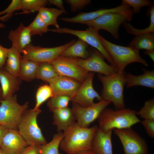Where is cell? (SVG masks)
I'll return each instance as SVG.
<instances>
[{"mask_svg":"<svg viewBox=\"0 0 154 154\" xmlns=\"http://www.w3.org/2000/svg\"><path fill=\"white\" fill-rule=\"evenodd\" d=\"M98 127L97 125L83 127L75 122L64 131L60 149L67 154L92 149V141Z\"/></svg>","mask_w":154,"mask_h":154,"instance_id":"1","label":"cell"},{"mask_svg":"<svg viewBox=\"0 0 154 154\" xmlns=\"http://www.w3.org/2000/svg\"><path fill=\"white\" fill-rule=\"evenodd\" d=\"M137 112L129 108L114 110L106 108L97 119L98 127L102 131L107 132L115 129L131 127L141 122L137 116Z\"/></svg>","mask_w":154,"mask_h":154,"instance_id":"2","label":"cell"},{"mask_svg":"<svg viewBox=\"0 0 154 154\" xmlns=\"http://www.w3.org/2000/svg\"><path fill=\"white\" fill-rule=\"evenodd\" d=\"M100 38L118 72H124L126 66L133 62H139L146 66H148L147 62L141 57L139 50L130 46H124L113 44L100 35Z\"/></svg>","mask_w":154,"mask_h":154,"instance_id":"3","label":"cell"},{"mask_svg":"<svg viewBox=\"0 0 154 154\" xmlns=\"http://www.w3.org/2000/svg\"><path fill=\"white\" fill-rule=\"evenodd\" d=\"M125 73V72H117L110 75H98L102 85L100 95L102 100L112 103L116 110L125 108L123 96Z\"/></svg>","mask_w":154,"mask_h":154,"instance_id":"4","label":"cell"},{"mask_svg":"<svg viewBox=\"0 0 154 154\" xmlns=\"http://www.w3.org/2000/svg\"><path fill=\"white\" fill-rule=\"evenodd\" d=\"M42 112L40 108L27 109L24 113L17 127V130L28 146L40 145L47 143L37 121Z\"/></svg>","mask_w":154,"mask_h":154,"instance_id":"5","label":"cell"},{"mask_svg":"<svg viewBox=\"0 0 154 154\" xmlns=\"http://www.w3.org/2000/svg\"><path fill=\"white\" fill-rule=\"evenodd\" d=\"M28 106L27 102L23 105L19 104L16 94L1 100L0 101V125L9 129L17 130L22 116Z\"/></svg>","mask_w":154,"mask_h":154,"instance_id":"6","label":"cell"},{"mask_svg":"<svg viewBox=\"0 0 154 154\" xmlns=\"http://www.w3.org/2000/svg\"><path fill=\"white\" fill-rule=\"evenodd\" d=\"M114 130L122 145L124 154H148L146 141L131 127Z\"/></svg>","mask_w":154,"mask_h":154,"instance_id":"7","label":"cell"},{"mask_svg":"<svg viewBox=\"0 0 154 154\" xmlns=\"http://www.w3.org/2000/svg\"><path fill=\"white\" fill-rule=\"evenodd\" d=\"M75 41L73 40L64 44L53 47L35 46L31 44L23 50L22 59L41 63L51 62L60 56L66 48Z\"/></svg>","mask_w":154,"mask_h":154,"instance_id":"8","label":"cell"},{"mask_svg":"<svg viewBox=\"0 0 154 154\" xmlns=\"http://www.w3.org/2000/svg\"><path fill=\"white\" fill-rule=\"evenodd\" d=\"M111 103L109 101L102 100L91 106L84 107L72 102L71 109L77 124L80 127L87 128L98 119L102 112Z\"/></svg>","mask_w":154,"mask_h":154,"instance_id":"9","label":"cell"},{"mask_svg":"<svg viewBox=\"0 0 154 154\" xmlns=\"http://www.w3.org/2000/svg\"><path fill=\"white\" fill-rule=\"evenodd\" d=\"M49 31L58 33L69 34L78 37L88 44L95 48L111 65L114 66L112 60L100 40L99 31L88 27L86 30L84 31L74 30L65 27L49 29Z\"/></svg>","mask_w":154,"mask_h":154,"instance_id":"10","label":"cell"},{"mask_svg":"<svg viewBox=\"0 0 154 154\" xmlns=\"http://www.w3.org/2000/svg\"><path fill=\"white\" fill-rule=\"evenodd\" d=\"M71 58L75 63L89 72H96L107 76L118 72L116 67L105 62L103 55L96 49L90 52L89 56L86 59Z\"/></svg>","mask_w":154,"mask_h":154,"instance_id":"11","label":"cell"},{"mask_svg":"<svg viewBox=\"0 0 154 154\" xmlns=\"http://www.w3.org/2000/svg\"><path fill=\"white\" fill-rule=\"evenodd\" d=\"M127 21V19L123 15L110 13L104 14L93 20L82 24L98 31L100 29L106 30L110 33L114 38L118 39L119 38V27L121 24Z\"/></svg>","mask_w":154,"mask_h":154,"instance_id":"12","label":"cell"},{"mask_svg":"<svg viewBox=\"0 0 154 154\" xmlns=\"http://www.w3.org/2000/svg\"><path fill=\"white\" fill-rule=\"evenodd\" d=\"M51 63L60 76L72 78L81 83L89 73L75 63L71 58L59 56Z\"/></svg>","mask_w":154,"mask_h":154,"instance_id":"13","label":"cell"},{"mask_svg":"<svg viewBox=\"0 0 154 154\" xmlns=\"http://www.w3.org/2000/svg\"><path fill=\"white\" fill-rule=\"evenodd\" d=\"M94 76V72H89L86 78L81 83L75 94L71 98L70 101L86 107L92 104L95 98L99 101L102 100L100 95L93 86Z\"/></svg>","mask_w":154,"mask_h":154,"instance_id":"14","label":"cell"},{"mask_svg":"<svg viewBox=\"0 0 154 154\" xmlns=\"http://www.w3.org/2000/svg\"><path fill=\"white\" fill-rule=\"evenodd\" d=\"M110 13H120L127 17L129 14L130 10L128 5L121 3L120 5L113 8L101 9L90 12H81L73 17H62L58 19L66 22L82 24L84 22L93 20L104 14Z\"/></svg>","mask_w":154,"mask_h":154,"instance_id":"15","label":"cell"},{"mask_svg":"<svg viewBox=\"0 0 154 154\" xmlns=\"http://www.w3.org/2000/svg\"><path fill=\"white\" fill-rule=\"evenodd\" d=\"M27 146L17 130L9 129L3 138L0 149L5 154H21Z\"/></svg>","mask_w":154,"mask_h":154,"instance_id":"16","label":"cell"},{"mask_svg":"<svg viewBox=\"0 0 154 154\" xmlns=\"http://www.w3.org/2000/svg\"><path fill=\"white\" fill-rule=\"evenodd\" d=\"M48 83L54 96H65L71 98L75 94L81 83L75 79L62 76H58Z\"/></svg>","mask_w":154,"mask_h":154,"instance_id":"17","label":"cell"},{"mask_svg":"<svg viewBox=\"0 0 154 154\" xmlns=\"http://www.w3.org/2000/svg\"><path fill=\"white\" fill-rule=\"evenodd\" d=\"M19 77L14 76L4 68H0V83L2 99L12 96L18 91L21 82Z\"/></svg>","mask_w":154,"mask_h":154,"instance_id":"18","label":"cell"},{"mask_svg":"<svg viewBox=\"0 0 154 154\" xmlns=\"http://www.w3.org/2000/svg\"><path fill=\"white\" fill-rule=\"evenodd\" d=\"M31 36L29 29L21 23L16 29L10 31L8 38L12 43V46L22 53L24 49L31 44Z\"/></svg>","mask_w":154,"mask_h":154,"instance_id":"19","label":"cell"},{"mask_svg":"<svg viewBox=\"0 0 154 154\" xmlns=\"http://www.w3.org/2000/svg\"><path fill=\"white\" fill-rule=\"evenodd\" d=\"M112 131L104 132L98 127L93 138L92 145V149L96 154H113Z\"/></svg>","mask_w":154,"mask_h":154,"instance_id":"20","label":"cell"},{"mask_svg":"<svg viewBox=\"0 0 154 154\" xmlns=\"http://www.w3.org/2000/svg\"><path fill=\"white\" fill-rule=\"evenodd\" d=\"M52 124L58 132L64 131L76 121L71 108L68 107L53 110Z\"/></svg>","mask_w":154,"mask_h":154,"instance_id":"21","label":"cell"},{"mask_svg":"<svg viewBox=\"0 0 154 154\" xmlns=\"http://www.w3.org/2000/svg\"><path fill=\"white\" fill-rule=\"evenodd\" d=\"M143 74L137 76L125 73V84L127 88L140 86L154 89V70L143 69Z\"/></svg>","mask_w":154,"mask_h":154,"instance_id":"22","label":"cell"},{"mask_svg":"<svg viewBox=\"0 0 154 154\" xmlns=\"http://www.w3.org/2000/svg\"><path fill=\"white\" fill-rule=\"evenodd\" d=\"M88 44L79 38L64 50L59 56L68 58L86 59L90 56Z\"/></svg>","mask_w":154,"mask_h":154,"instance_id":"23","label":"cell"},{"mask_svg":"<svg viewBox=\"0 0 154 154\" xmlns=\"http://www.w3.org/2000/svg\"><path fill=\"white\" fill-rule=\"evenodd\" d=\"M21 53L12 46L9 48L4 67L5 69L9 73L18 77L22 60Z\"/></svg>","mask_w":154,"mask_h":154,"instance_id":"24","label":"cell"},{"mask_svg":"<svg viewBox=\"0 0 154 154\" xmlns=\"http://www.w3.org/2000/svg\"><path fill=\"white\" fill-rule=\"evenodd\" d=\"M40 63L22 59L18 77L22 80L31 82L36 78Z\"/></svg>","mask_w":154,"mask_h":154,"instance_id":"25","label":"cell"},{"mask_svg":"<svg viewBox=\"0 0 154 154\" xmlns=\"http://www.w3.org/2000/svg\"><path fill=\"white\" fill-rule=\"evenodd\" d=\"M129 46L139 50H154V33H146L135 36L129 43Z\"/></svg>","mask_w":154,"mask_h":154,"instance_id":"26","label":"cell"},{"mask_svg":"<svg viewBox=\"0 0 154 154\" xmlns=\"http://www.w3.org/2000/svg\"><path fill=\"white\" fill-rule=\"evenodd\" d=\"M66 13L65 10L44 7L40 9L38 14L47 26L54 25L56 29H58L60 28V26L57 22V18Z\"/></svg>","mask_w":154,"mask_h":154,"instance_id":"27","label":"cell"},{"mask_svg":"<svg viewBox=\"0 0 154 154\" xmlns=\"http://www.w3.org/2000/svg\"><path fill=\"white\" fill-rule=\"evenodd\" d=\"M59 76L60 75L51 62H43L40 63L36 78L48 83Z\"/></svg>","mask_w":154,"mask_h":154,"instance_id":"28","label":"cell"},{"mask_svg":"<svg viewBox=\"0 0 154 154\" xmlns=\"http://www.w3.org/2000/svg\"><path fill=\"white\" fill-rule=\"evenodd\" d=\"M149 15L150 18V23L149 26L142 29L134 28L131 25L125 21L122 23L123 27L127 33L135 36L148 33H154V5L152 3L148 9Z\"/></svg>","mask_w":154,"mask_h":154,"instance_id":"29","label":"cell"},{"mask_svg":"<svg viewBox=\"0 0 154 154\" xmlns=\"http://www.w3.org/2000/svg\"><path fill=\"white\" fill-rule=\"evenodd\" d=\"M63 136V133L58 132L49 142L39 145L40 154H62L59 151V147Z\"/></svg>","mask_w":154,"mask_h":154,"instance_id":"30","label":"cell"},{"mask_svg":"<svg viewBox=\"0 0 154 154\" xmlns=\"http://www.w3.org/2000/svg\"><path fill=\"white\" fill-rule=\"evenodd\" d=\"M52 90L50 86L45 84L40 86L36 94V103L34 110L40 108V106L47 100L54 96Z\"/></svg>","mask_w":154,"mask_h":154,"instance_id":"31","label":"cell"},{"mask_svg":"<svg viewBox=\"0 0 154 154\" xmlns=\"http://www.w3.org/2000/svg\"><path fill=\"white\" fill-rule=\"evenodd\" d=\"M23 13L38 12L48 3L47 0H21Z\"/></svg>","mask_w":154,"mask_h":154,"instance_id":"32","label":"cell"},{"mask_svg":"<svg viewBox=\"0 0 154 154\" xmlns=\"http://www.w3.org/2000/svg\"><path fill=\"white\" fill-rule=\"evenodd\" d=\"M70 99V97L67 96H54L48 100L47 106L49 110L52 112L56 109L68 107Z\"/></svg>","mask_w":154,"mask_h":154,"instance_id":"33","label":"cell"},{"mask_svg":"<svg viewBox=\"0 0 154 154\" xmlns=\"http://www.w3.org/2000/svg\"><path fill=\"white\" fill-rule=\"evenodd\" d=\"M32 36H42L44 33L49 31L48 26L42 20L38 14L32 22L27 27Z\"/></svg>","mask_w":154,"mask_h":154,"instance_id":"34","label":"cell"},{"mask_svg":"<svg viewBox=\"0 0 154 154\" xmlns=\"http://www.w3.org/2000/svg\"><path fill=\"white\" fill-rule=\"evenodd\" d=\"M137 114L146 120H154V98L146 101Z\"/></svg>","mask_w":154,"mask_h":154,"instance_id":"35","label":"cell"},{"mask_svg":"<svg viewBox=\"0 0 154 154\" xmlns=\"http://www.w3.org/2000/svg\"><path fill=\"white\" fill-rule=\"evenodd\" d=\"M121 3L132 7L133 13L135 14L139 13L141 7L150 6L152 4L151 1L148 0H122Z\"/></svg>","mask_w":154,"mask_h":154,"instance_id":"36","label":"cell"},{"mask_svg":"<svg viewBox=\"0 0 154 154\" xmlns=\"http://www.w3.org/2000/svg\"><path fill=\"white\" fill-rule=\"evenodd\" d=\"M20 10H22L21 0H13L7 8L0 11V16L5 14L10 19L15 11Z\"/></svg>","mask_w":154,"mask_h":154,"instance_id":"37","label":"cell"},{"mask_svg":"<svg viewBox=\"0 0 154 154\" xmlns=\"http://www.w3.org/2000/svg\"><path fill=\"white\" fill-rule=\"evenodd\" d=\"M64 1L70 5V10L72 12L82 9L91 3L90 0H66Z\"/></svg>","mask_w":154,"mask_h":154,"instance_id":"38","label":"cell"},{"mask_svg":"<svg viewBox=\"0 0 154 154\" xmlns=\"http://www.w3.org/2000/svg\"><path fill=\"white\" fill-rule=\"evenodd\" d=\"M148 135L151 137L154 138V120H146L141 121Z\"/></svg>","mask_w":154,"mask_h":154,"instance_id":"39","label":"cell"},{"mask_svg":"<svg viewBox=\"0 0 154 154\" xmlns=\"http://www.w3.org/2000/svg\"><path fill=\"white\" fill-rule=\"evenodd\" d=\"M9 50V48L3 47L0 43V68L5 66Z\"/></svg>","mask_w":154,"mask_h":154,"instance_id":"40","label":"cell"},{"mask_svg":"<svg viewBox=\"0 0 154 154\" xmlns=\"http://www.w3.org/2000/svg\"><path fill=\"white\" fill-rule=\"evenodd\" d=\"M21 154H40L39 145H29L25 149Z\"/></svg>","mask_w":154,"mask_h":154,"instance_id":"41","label":"cell"},{"mask_svg":"<svg viewBox=\"0 0 154 154\" xmlns=\"http://www.w3.org/2000/svg\"><path fill=\"white\" fill-rule=\"evenodd\" d=\"M48 3L53 4L62 10H65L63 5V2L62 0H49Z\"/></svg>","mask_w":154,"mask_h":154,"instance_id":"42","label":"cell"},{"mask_svg":"<svg viewBox=\"0 0 154 154\" xmlns=\"http://www.w3.org/2000/svg\"><path fill=\"white\" fill-rule=\"evenodd\" d=\"M9 129L5 126L0 125V147L3 138Z\"/></svg>","mask_w":154,"mask_h":154,"instance_id":"43","label":"cell"},{"mask_svg":"<svg viewBox=\"0 0 154 154\" xmlns=\"http://www.w3.org/2000/svg\"><path fill=\"white\" fill-rule=\"evenodd\" d=\"M143 53L144 54L148 55L151 60L154 61V50H146Z\"/></svg>","mask_w":154,"mask_h":154,"instance_id":"44","label":"cell"},{"mask_svg":"<svg viewBox=\"0 0 154 154\" xmlns=\"http://www.w3.org/2000/svg\"><path fill=\"white\" fill-rule=\"evenodd\" d=\"M74 154H96L92 150H88L81 151Z\"/></svg>","mask_w":154,"mask_h":154,"instance_id":"45","label":"cell"},{"mask_svg":"<svg viewBox=\"0 0 154 154\" xmlns=\"http://www.w3.org/2000/svg\"><path fill=\"white\" fill-rule=\"evenodd\" d=\"M2 17L0 16V21H2ZM5 26L2 23H0V28H5Z\"/></svg>","mask_w":154,"mask_h":154,"instance_id":"46","label":"cell"},{"mask_svg":"<svg viewBox=\"0 0 154 154\" xmlns=\"http://www.w3.org/2000/svg\"><path fill=\"white\" fill-rule=\"evenodd\" d=\"M2 99V92L0 87V101Z\"/></svg>","mask_w":154,"mask_h":154,"instance_id":"47","label":"cell"},{"mask_svg":"<svg viewBox=\"0 0 154 154\" xmlns=\"http://www.w3.org/2000/svg\"><path fill=\"white\" fill-rule=\"evenodd\" d=\"M0 154H5L0 149Z\"/></svg>","mask_w":154,"mask_h":154,"instance_id":"48","label":"cell"}]
</instances>
